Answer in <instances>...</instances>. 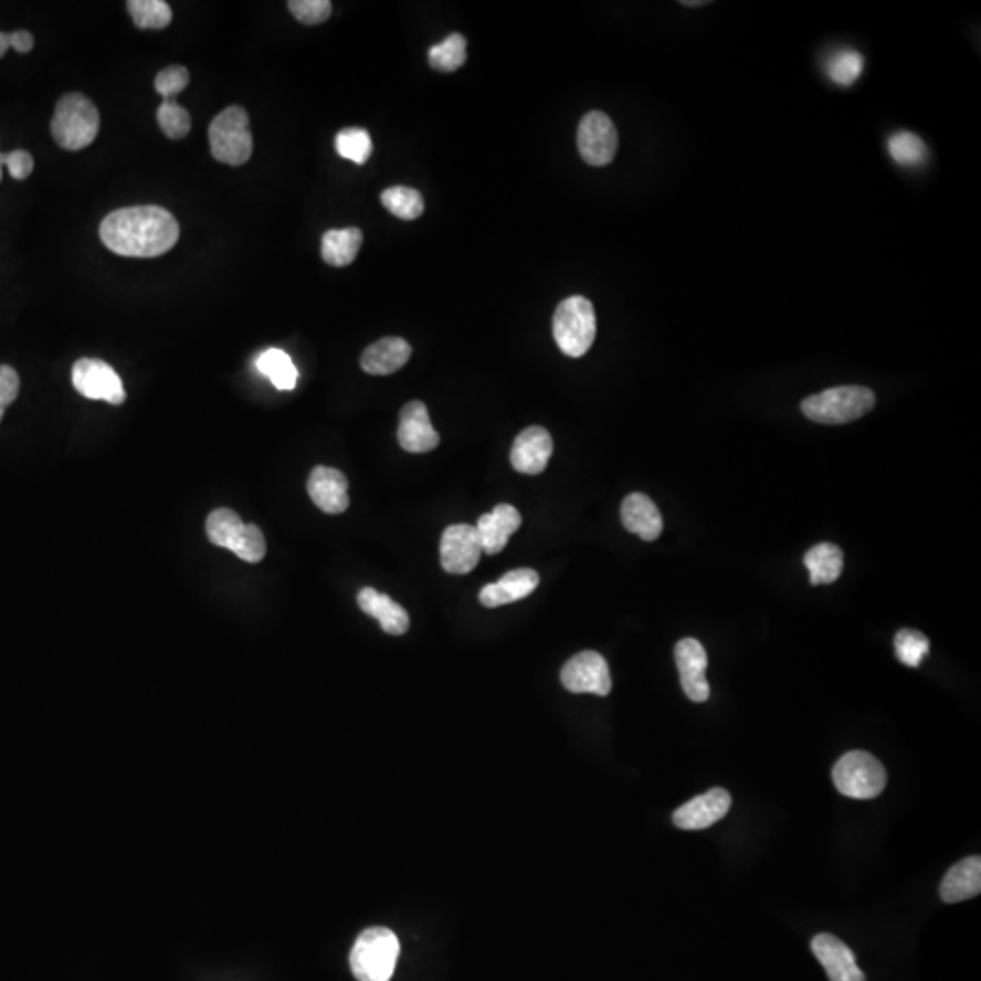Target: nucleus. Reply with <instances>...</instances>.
Returning a JSON list of instances; mask_svg holds the SVG:
<instances>
[{"label":"nucleus","instance_id":"7ed1b4c3","mask_svg":"<svg viewBox=\"0 0 981 981\" xmlns=\"http://www.w3.org/2000/svg\"><path fill=\"white\" fill-rule=\"evenodd\" d=\"M876 405V394L864 386H838L813 394L802 402V411L818 424H848L862 419Z\"/></svg>","mask_w":981,"mask_h":981},{"label":"nucleus","instance_id":"e433bc0d","mask_svg":"<svg viewBox=\"0 0 981 981\" xmlns=\"http://www.w3.org/2000/svg\"><path fill=\"white\" fill-rule=\"evenodd\" d=\"M190 84V72L184 66H169L155 78V89L162 95L164 101L173 98L175 95L184 92Z\"/></svg>","mask_w":981,"mask_h":981},{"label":"nucleus","instance_id":"cd10ccee","mask_svg":"<svg viewBox=\"0 0 981 981\" xmlns=\"http://www.w3.org/2000/svg\"><path fill=\"white\" fill-rule=\"evenodd\" d=\"M465 61H467V41L461 33L445 36L444 41L430 50V64L436 72H456L464 66Z\"/></svg>","mask_w":981,"mask_h":981},{"label":"nucleus","instance_id":"7c9ffc66","mask_svg":"<svg viewBox=\"0 0 981 981\" xmlns=\"http://www.w3.org/2000/svg\"><path fill=\"white\" fill-rule=\"evenodd\" d=\"M890 157L899 166L905 168H918L927 160V146L918 135L909 134V131H898L890 135L889 143Z\"/></svg>","mask_w":981,"mask_h":981},{"label":"nucleus","instance_id":"20e7f679","mask_svg":"<svg viewBox=\"0 0 981 981\" xmlns=\"http://www.w3.org/2000/svg\"><path fill=\"white\" fill-rule=\"evenodd\" d=\"M101 117L95 104L82 93H67L56 103L52 118L55 143L67 151H81L95 143Z\"/></svg>","mask_w":981,"mask_h":981},{"label":"nucleus","instance_id":"58836bf2","mask_svg":"<svg viewBox=\"0 0 981 981\" xmlns=\"http://www.w3.org/2000/svg\"><path fill=\"white\" fill-rule=\"evenodd\" d=\"M4 166L13 179L24 180L30 177L35 162H33V157L28 151L17 149V151L6 155Z\"/></svg>","mask_w":981,"mask_h":981},{"label":"nucleus","instance_id":"c9c22d12","mask_svg":"<svg viewBox=\"0 0 981 981\" xmlns=\"http://www.w3.org/2000/svg\"><path fill=\"white\" fill-rule=\"evenodd\" d=\"M287 8L293 17L306 27H317L331 17L333 4L329 0H292Z\"/></svg>","mask_w":981,"mask_h":981},{"label":"nucleus","instance_id":"ea45409f","mask_svg":"<svg viewBox=\"0 0 981 981\" xmlns=\"http://www.w3.org/2000/svg\"><path fill=\"white\" fill-rule=\"evenodd\" d=\"M35 46V39L30 31H13L10 33V48L19 53H28Z\"/></svg>","mask_w":981,"mask_h":981},{"label":"nucleus","instance_id":"4be33fe9","mask_svg":"<svg viewBox=\"0 0 981 981\" xmlns=\"http://www.w3.org/2000/svg\"><path fill=\"white\" fill-rule=\"evenodd\" d=\"M411 354H413V349L404 338H380L369 348L363 349L362 357H360V368L368 375L386 377V375L397 373L399 369L404 368Z\"/></svg>","mask_w":981,"mask_h":981},{"label":"nucleus","instance_id":"f8f14e48","mask_svg":"<svg viewBox=\"0 0 981 981\" xmlns=\"http://www.w3.org/2000/svg\"><path fill=\"white\" fill-rule=\"evenodd\" d=\"M482 544L475 527L455 524L442 532L440 562L451 574H467L478 566Z\"/></svg>","mask_w":981,"mask_h":981},{"label":"nucleus","instance_id":"393cba45","mask_svg":"<svg viewBox=\"0 0 981 981\" xmlns=\"http://www.w3.org/2000/svg\"><path fill=\"white\" fill-rule=\"evenodd\" d=\"M803 563L809 569L813 586L833 583L844 571V552L834 544H818L805 552Z\"/></svg>","mask_w":981,"mask_h":981},{"label":"nucleus","instance_id":"f3484780","mask_svg":"<svg viewBox=\"0 0 981 981\" xmlns=\"http://www.w3.org/2000/svg\"><path fill=\"white\" fill-rule=\"evenodd\" d=\"M811 949L822 963L831 981H865V974L856 963L854 952L833 935H818Z\"/></svg>","mask_w":981,"mask_h":981},{"label":"nucleus","instance_id":"1a4fd4ad","mask_svg":"<svg viewBox=\"0 0 981 981\" xmlns=\"http://www.w3.org/2000/svg\"><path fill=\"white\" fill-rule=\"evenodd\" d=\"M577 144L589 166L602 168L613 162L619 149V131L605 113L589 112L578 124Z\"/></svg>","mask_w":981,"mask_h":981},{"label":"nucleus","instance_id":"37998d69","mask_svg":"<svg viewBox=\"0 0 981 981\" xmlns=\"http://www.w3.org/2000/svg\"><path fill=\"white\" fill-rule=\"evenodd\" d=\"M4 160H6V155L0 154V168H4Z\"/></svg>","mask_w":981,"mask_h":981},{"label":"nucleus","instance_id":"c756f323","mask_svg":"<svg viewBox=\"0 0 981 981\" xmlns=\"http://www.w3.org/2000/svg\"><path fill=\"white\" fill-rule=\"evenodd\" d=\"M126 6L138 30H164L173 19L171 8L164 0H129Z\"/></svg>","mask_w":981,"mask_h":981},{"label":"nucleus","instance_id":"a19ab883","mask_svg":"<svg viewBox=\"0 0 981 981\" xmlns=\"http://www.w3.org/2000/svg\"><path fill=\"white\" fill-rule=\"evenodd\" d=\"M8 50H10V35L0 31V59L6 55Z\"/></svg>","mask_w":981,"mask_h":981},{"label":"nucleus","instance_id":"a211bd4d","mask_svg":"<svg viewBox=\"0 0 981 981\" xmlns=\"http://www.w3.org/2000/svg\"><path fill=\"white\" fill-rule=\"evenodd\" d=\"M307 493L312 496L313 504L327 515H340L349 507L348 481L340 471L333 467H315L307 481Z\"/></svg>","mask_w":981,"mask_h":981},{"label":"nucleus","instance_id":"39448f33","mask_svg":"<svg viewBox=\"0 0 981 981\" xmlns=\"http://www.w3.org/2000/svg\"><path fill=\"white\" fill-rule=\"evenodd\" d=\"M552 335L563 355L580 358L597 338V313L591 302L580 295L560 302L552 317Z\"/></svg>","mask_w":981,"mask_h":981},{"label":"nucleus","instance_id":"2f4dec72","mask_svg":"<svg viewBox=\"0 0 981 981\" xmlns=\"http://www.w3.org/2000/svg\"><path fill=\"white\" fill-rule=\"evenodd\" d=\"M335 148L342 159L351 160L360 166L368 162L369 157L373 154V143L363 128L342 129L335 138Z\"/></svg>","mask_w":981,"mask_h":981},{"label":"nucleus","instance_id":"c85d7f7f","mask_svg":"<svg viewBox=\"0 0 981 981\" xmlns=\"http://www.w3.org/2000/svg\"><path fill=\"white\" fill-rule=\"evenodd\" d=\"M382 204L391 215L402 220H416L424 213V199L420 191L408 186H393L383 191Z\"/></svg>","mask_w":981,"mask_h":981},{"label":"nucleus","instance_id":"9d476101","mask_svg":"<svg viewBox=\"0 0 981 981\" xmlns=\"http://www.w3.org/2000/svg\"><path fill=\"white\" fill-rule=\"evenodd\" d=\"M73 386L82 397L104 400L108 404H123L126 400L124 383L117 371L98 358H81L73 366Z\"/></svg>","mask_w":981,"mask_h":981},{"label":"nucleus","instance_id":"72a5a7b5","mask_svg":"<svg viewBox=\"0 0 981 981\" xmlns=\"http://www.w3.org/2000/svg\"><path fill=\"white\" fill-rule=\"evenodd\" d=\"M864 72V56L854 50H842L827 61V75L838 86H851Z\"/></svg>","mask_w":981,"mask_h":981},{"label":"nucleus","instance_id":"4c0bfd02","mask_svg":"<svg viewBox=\"0 0 981 981\" xmlns=\"http://www.w3.org/2000/svg\"><path fill=\"white\" fill-rule=\"evenodd\" d=\"M21 389V380L15 369L10 366H0V420L4 416L6 409L13 404Z\"/></svg>","mask_w":981,"mask_h":981},{"label":"nucleus","instance_id":"f03ea898","mask_svg":"<svg viewBox=\"0 0 981 981\" xmlns=\"http://www.w3.org/2000/svg\"><path fill=\"white\" fill-rule=\"evenodd\" d=\"M400 954V941L393 930L371 927L355 941L349 966L358 981H391Z\"/></svg>","mask_w":981,"mask_h":981},{"label":"nucleus","instance_id":"9b49d317","mask_svg":"<svg viewBox=\"0 0 981 981\" xmlns=\"http://www.w3.org/2000/svg\"><path fill=\"white\" fill-rule=\"evenodd\" d=\"M560 681L566 689L577 695L591 693V695L608 696L613 687L608 662L597 651L574 654L568 664L563 665Z\"/></svg>","mask_w":981,"mask_h":981},{"label":"nucleus","instance_id":"aec40b11","mask_svg":"<svg viewBox=\"0 0 981 981\" xmlns=\"http://www.w3.org/2000/svg\"><path fill=\"white\" fill-rule=\"evenodd\" d=\"M538 583H540V577L535 569H513V571L506 572L498 582L489 583L482 589L478 600L484 608H500V605L518 602V600L535 593Z\"/></svg>","mask_w":981,"mask_h":981},{"label":"nucleus","instance_id":"f257e3e1","mask_svg":"<svg viewBox=\"0 0 981 981\" xmlns=\"http://www.w3.org/2000/svg\"><path fill=\"white\" fill-rule=\"evenodd\" d=\"M179 222L159 205L113 211L101 224V241L115 255L154 259L179 241Z\"/></svg>","mask_w":981,"mask_h":981},{"label":"nucleus","instance_id":"a878e982","mask_svg":"<svg viewBox=\"0 0 981 981\" xmlns=\"http://www.w3.org/2000/svg\"><path fill=\"white\" fill-rule=\"evenodd\" d=\"M363 235L358 228L329 230L323 236V259L333 267H346L354 264L358 251L362 247Z\"/></svg>","mask_w":981,"mask_h":981},{"label":"nucleus","instance_id":"4468645a","mask_svg":"<svg viewBox=\"0 0 981 981\" xmlns=\"http://www.w3.org/2000/svg\"><path fill=\"white\" fill-rule=\"evenodd\" d=\"M731 809V794L726 789L716 788L706 794L693 798L673 814L676 827L684 831H702L720 822Z\"/></svg>","mask_w":981,"mask_h":981},{"label":"nucleus","instance_id":"bb28decb","mask_svg":"<svg viewBox=\"0 0 981 981\" xmlns=\"http://www.w3.org/2000/svg\"><path fill=\"white\" fill-rule=\"evenodd\" d=\"M256 369L264 377L272 380L273 386L281 391H292L297 386L298 371L289 355L282 349H267L256 358Z\"/></svg>","mask_w":981,"mask_h":981},{"label":"nucleus","instance_id":"c03bdc74","mask_svg":"<svg viewBox=\"0 0 981 981\" xmlns=\"http://www.w3.org/2000/svg\"><path fill=\"white\" fill-rule=\"evenodd\" d=\"M0 180H2V168H0Z\"/></svg>","mask_w":981,"mask_h":981},{"label":"nucleus","instance_id":"6ab92c4d","mask_svg":"<svg viewBox=\"0 0 981 981\" xmlns=\"http://www.w3.org/2000/svg\"><path fill=\"white\" fill-rule=\"evenodd\" d=\"M520 526V513L511 504H498L493 511L482 515L475 527L481 538L482 552L498 555Z\"/></svg>","mask_w":981,"mask_h":981},{"label":"nucleus","instance_id":"412c9836","mask_svg":"<svg viewBox=\"0 0 981 981\" xmlns=\"http://www.w3.org/2000/svg\"><path fill=\"white\" fill-rule=\"evenodd\" d=\"M622 524L629 532L642 538L645 542H653L662 535L664 520L658 507L644 493H631L622 504Z\"/></svg>","mask_w":981,"mask_h":981},{"label":"nucleus","instance_id":"6e6552de","mask_svg":"<svg viewBox=\"0 0 981 981\" xmlns=\"http://www.w3.org/2000/svg\"><path fill=\"white\" fill-rule=\"evenodd\" d=\"M834 785L844 797L871 800L884 792L887 772L878 758L865 751H851L833 769Z\"/></svg>","mask_w":981,"mask_h":981},{"label":"nucleus","instance_id":"ddd939ff","mask_svg":"<svg viewBox=\"0 0 981 981\" xmlns=\"http://www.w3.org/2000/svg\"><path fill=\"white\" fill-rule=\"evenodd\" d=\"M675 660L681 673L682 689L693 702H706L710 689L707 682V653L704 645L695 639H684L676 644Z\"/></svg>","mask_w":981,"mask_h":981},{"label":"nucleus","instance_id":"473e14b6","mask_svg":"<svg viewBox=\"0 0 981 981\" xmlns=\"http://www.w3.org/2000/svg\"><path fill=\"white\" fill-rule=\"evenodd\" d=\"M896 656L907 667H918L929 654L930 642L926 634L915 629H901L895 639Z\"/></svg>","mask_w":981,"mask_h":981},{"label":"nucleus","instance_id":"79ce46f5","mask_svg":"<svg viewBox=\"0 0 981 981\" xmlns=\"http://www.w3.org/2000/svg\"><path fill=\"white\" fill-rule=\"evenodd\" d=\"M681 4L685 6V8H700V6H706L707 2L706 0H695V2H690V0H682Z\"/></svg>","mask_w":981,"mask_h":981},{"label":"nucleus","instance_id":"dca6fc26","mask_svg":"<svg viewBox=\"0 0 981 981\" xmlns=\"http://www.w3.org/2000/svg\"><path fill=\"white\" fill-rule=\"evenodd\" d=\"M551 455L552 439L549 431L540 425H531L515 439L511 464L521 475H540L546 471Z\"/></svg>","mask_w":981,"mask_h":981},{"label":"nucleus","instance_id":"f704fd0d","mask_svg":"<svg viewBox=\"0 0 981 981\" xmlns=\"http://www.w3.org/2000/svg\"><path fill=\"white\" fill-rule=\"evenodd\" d=\"M157 120H159L162 134L168 138L179 140V138L188 137V134H190V113L186 112L182 106L175 103L173 98L164 101V103L160 104L159 112H157Z\"/></svg>","mask_w":981,"mask_h":981},{"label":"nucleus","instance_id":"0eeeda50","mask_svg":"<svg viewBox=\"0 0 981 981\" xmlns=\"http://www.w3.org/2000/svg\"><path fill=\"white\" fill-rule=\"evenodd\" d=\"M211 155L228 166H242L253 154L250 117L241 106L220 112L210 124Z\"/></svg>","mask_w":981,"mask_h":981},{"label":"nucleus","instance_id":"b1692460","mask_svg":"<svg viewBox=\"0 0 981 981\" xmlns=\"http://www.w3.org/2000/svg\"><path fill=\"white\" fill-rule=\"evenodd\" d=\"M981 893L980 856H969L952 865L941 882L940 895L946 904H960Z\"/></svg>","mask_w":981,"mask_h":981},{"label":"nucleus","instance_id":"423d86ee","mask_svg":"<svg viewBox=\"0 0 981 981\" xmlns=\"http://www.w3.org/2000/svg\"><path fill=\"white\" fill-rule=\"evenodd\" d=\"M205 531L211 542L225 547L244 562H261L266 557V538L255 524H245L231 509H217L208 517Z\"/></svg>","mask_w":981,"mask_h":981},{"label":"nucleus","instance_id":"5701e85b","mask_svg":"<svg viewBox=\"0 0 981 981\" xmlns=\"http://www.w3.org/2000/svg\"><path fill=\"white\" fill-rule=\"evenodd\" d=\"M357 600L358 608L362 609L363 613L379 620L383 633L393 634V636L408 633V611L388 594L379 593L373 588H363L358 591Z\"/></svg>","mask_w":981,"mask_h":981},{"label":"nucleus","instance_id":"2eb2a0df","mask_svg":"<svg viewBox=\"0 0 981 981\" xmlns=\"http://www.w3.org/2000/svg\"><path fill=\"white\" fill-rule=\"evenodd\" d=\"M399 444L408 453H430L440 444L424 402L413 400L400 411Z\"/></svg>","mask_w":981,"mask_h":981}]
</instances>
